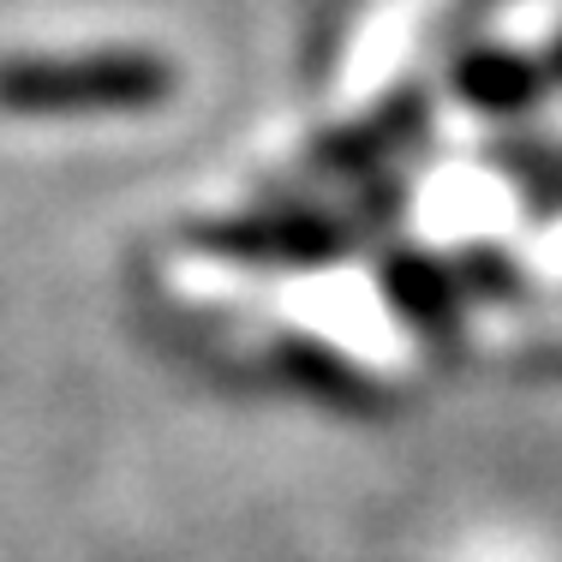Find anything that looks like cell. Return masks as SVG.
Masks as SVG:
<instances>
[{"mask_svg":"<svg viewBox=\"0 0 562 562\" xmlns=\"http://www.w3.org/2000/svg\"><path fill=\"white\" fill-rule=\"evenodd\" d=\"M173 90V66L144 48L102 55H24L0 66V109L7 114H126L156 109Z\"/></svg>","mask_w":562,"mask_h":562,"instance_id":"obj_1","label":"cell"},{"mask_svg":"<svg viewBox=\"0 0 562 562\" xmlns=\"http://www.w3.org/2000/svg\"><path fill=\"white\" fill-rule=\"evenodd\" d=\"M539 85H544V66L532 55H508V48H473L454 66V90L479 109H520V102H532Z\"/></svg>","mask_w":562,"mask_h":562,"instance_id":"obj_2","label":"cell"},{"mask_svg":"<svg viewBox=\"0 0 562 562\" xmlns=\"http://www.w3.org/2000/svg\"><path fill=\"white\" fill-rule=\"evenodd\" d=\"M539 66H544V85H562V36H557V43L539 55Z\"/></svg>","mask_w":562,"mask_h":562,"instance_id":"obj_3","label":"cell"}]
</instances>
